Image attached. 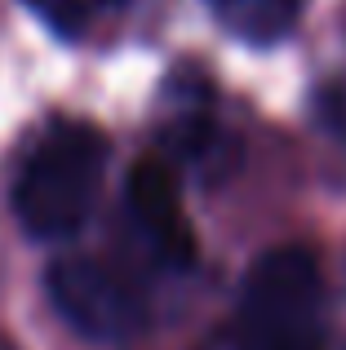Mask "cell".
I'll list each match as a JSON object with an SVG mask.
<instances>
[{
  "mask_svg": "<svg viewBox=\"0 0 346 350\" xmlns=\"http://www.w3.org/2000/svg\"><path fill=\"white\" fill-rule=\"evenodd\" d=\"M107 133L89 120H49L14 178V217L40 244H67L89 226L107 178Z\"/></svg>",
  "mask_w": 346,
  "mask_h": 350,
  "instance_id": "6da1fadb",
  "label": "cell"
},
{
  "mask_svg": "<svg viewBox=\"0 0 346 350\" xmlns=\"http://www.w3.org/2000/svg\"><path fill=\"white\" fill-rule=\"evenodd\" d=\"M329 293L311 248H267L244 271L235 306V350H324Z\"/></svg>",
  "mask_w": 346,
  "mask_h": 350,
  "instance_id": "7a4b0ae2",
  "label": "cell"
},
{
  "mask_svg": "<svg viewBox=\"0 0 346 350\" xmlns=\"http://www.w3.org/2000/svg\"><path fill=\"white\" fill-rule=\"evenodd\" d=\"M44 293L76 337L94 346H129L147 328V301L116 266L62 253L44 271Z\"/></svg>",
  "mask_w": 346,
  "mask_h": 350,
  "instance_id": "3957f363",
  "label": "cell"
},
{
  "mask_svg": "<svg viewBox=\"0 0 346 350\" xmlns=\"http://www.w3.org/2000/svg\"><path fill=\"white\" fill-rule=\"evenodd\" d=\"M124 213H129L133 231H138L142 248L169 271H191L196 266V231H191L187 213H182L178 178L173 164L160 155H142L129 164L124 178Z\"/></svg>",
  "mask_w": 346,
  "mask_h": 350,
  "instance_id": "277c9868",
  "label": "cell"
},
{
  "mask_svg": "<svg viewBox=\"0 0 346 350\" xmlns=\"http://www.w3.org/2000/svg\"><path fill=\"white\" fill-rule=\"evenodd\" d=\"M165 116H160V142L182 169L200 173V178H222L235 164V142L213 111V94L196 71L178 67V76L165 89Z\"/></svg>",
  "mask_w": 346,
  "mask_h": 350,
  "instance_id": "5b68a950",
  "label": "cell"
},
{
  "mask_svg": "<svg viewBox=\"0 0 346 350\" xmlns=\"http://www.w3.org/2000/svg\"><path fill=\"white\" fill-rule=\"evenodd\" d=\"M217 27L244 44H276L302 18V0H204Z\"/></svg>",
  "mask_w": 346,
  "mask_h": 350,
  "instance_id": "8992f818",
  "label": "cell"
},
{
  "mask_svg": "<svg viewBox=\"0 0 346 350\" xmlns=\"http://www.w3.org/2000/svg\"><path fill=\"white\" fill-rule=\"evenodd\" d=\"M58 40H85L116 0H23Z\"/></svg>",
  "mask_w": 346,
  "mask_h": 350,
  "instance_id": "52a82bcc",
  "label": "cell"
}]
</instances>
